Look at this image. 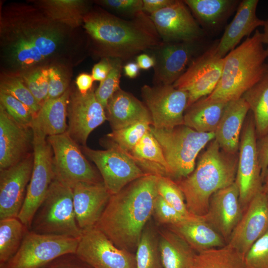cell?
Instances as JSON below:
<instances>
[{"mask_svg": "<svg viewBox=\"0 0 268 268\" xmlns=\"http://www.w3.org/2000/svg\"><path fill=\"white\" fill-rule=\"evenodd\" d=\"M83 27L103 58L129 59L162 41L149 15L143 12L130 19L101 10H89Z\"/></svg>", "mask_w": 268, "mask_h": 268, "instance_id": "cell-3", "label": "cell"}, {"mask_svg": "<svg viewBox=\"0 0 268 268\" xmlns=\"http://www.w3.org/2000/svg\"><path fill=\"white\" fill-rule=\"evenodd\" d=\"M257 147L263 181L268 170V134L257 141Z\"/></svg>", "mask_w": 268, "mask_h": 268, "instance_id": "cell-49", "label": "cell"}, {"mask_svg": "<svg viewBox=\"0 0 268 268\" xmlns=\"http://www.w3.org/2000/svg\"><path fill=\"white\" fill-rule=\"evenodd\" d=\"M257 135L252 114L248 115L242 131L235 183L243 211L252 199L262 190L263 179L257 147Z\"/></svg>", "mask_w": 268, "mask_h": 268, "instance_id": "cell-12", "label": "cell"}, {"mask_svg": "<svg viewBox=\"0 0 268 268\" xmlns=\"http://www.w3.org/2000/svg\"><path fill=\"white\" fill-rule=\"evenodd\" d=\"M96 3L123 16L134 17L143 12L142 0H100Z\"/></svg>", "mask_w": 268, "mask_h": 268, "instance_id": "cell-46", "label": "cell"}, {"mask_svg": "<svg viewBox=\"0 0 268 268\" xmlns=\"http://www.w3.org/2000/svg\"><path fill=\"white\" fill-rule=\"evenodd\" d=\"M216 47L217 43L200 55L172 84L187 92V107L210 94L220 79L224 58L218 55Z\"/></svg>", "mask_w": 268, "mask_h": 268, "instance_id": "cell-13", "label": "cell"}, {"mask_svg": "<svg viewBox=\"0 0 268 268\" xmlns=\"http://www.w3.org/2000/svg\"><path fill=\"white\" fill-rule=\"evenodd\" d=\"M33 166L29 154L16 164L0 170V220L17 218L23 206Z\"/></svg>", "mask_w": 268, "mask_h": 268, "instance_id": "cell-19", "label": "cell"}, {"mask_svg": "<svg viewBox=\"0 0 268 268\" xmlns=\"http://www.w3.org/2000/svg\"><path fill=\"white\" fill-rule=\"evenodd\" d=\"M159 247L164 268H194L196 253L171 230L160 232Z\"/></svg>", "mask_w": 268, "mask_h": 268, "instance_id": "cell-31", "label": "cell"}, {"mask_svg": "<svg viewBox=\"0 0 268 268\" xmlns=\"http://www.w3.org/2000/svg\"><path fill=\"white\" fill-rule=\"evenodd\" d=\"M243 212L239 189L234 182L211 196L208 211L201 217L222 236L227 244Z\"/></svg>", "mask_w": 268, "mask_h": 268, "instance_id": "cell-21", "label": "cell"}, {"mask_svg": "<svg viewBox=\"0 0 268 268\" xmlns=\"http://www.w3.org/2000/svg\"><path fill=\"white\" fill-rule=\"evenodd\" d=\"M67 116V132L76 143L82 146L86 145L90 133L107 120L105 109L92 89L85 94L78 91L70 93Z\"/></svg>", "mask_w": 268, "mask_h": 268, "instance_id": "cell-18", "label": "cell"}, {"mask_svg": "<svg viewBox=\"0 0 268 268\" xmlns=\"http://www.w3.org/2000/svg\"><path fill=\"white\" fill-rule=\"evenodd\" d=\"M112 67L106 78L100 82L95 91L96 97L105 109L109 100L120 88V82L123 61L120 59L111 58Z\"/></svg>", "mask_w": 268, "mask_h": 268, "instance_id": "cell-42", "label": "cell"}, {"mask_svg": "<svg viewBox=\"0 0 268 268\" xmlns=\"http://www.w3.org/2000/svg\"><path fill=\"white\" fill-rule=\"evenodd\" d=\"M168 226L169 229L182 238L196 253L226 244L222 236L201 216L193 215Z\"/></svg>", "mask_w": 268, "mask_h": 268, "instance_id": "cell-27", "label": "cell"}, {"mask_svg": "<svg viewBox=\"0 0 268 268\" xmlns=\"http://www.w3.org/2000/svg\"><path fill=\"white\" fill-rule=\"evenodd\" d=\"M29 230L80 238L82 231L75 218L72 189L54 179L35 213Z\"/></svg>", "mask_w": 268, "mask_h": 268, "instance_id": "cell-7", "label": "cell"}, {"mask_svg": "<svg viewBox=\"0 0 268 268\" xmlns=\"http://www.w3.org/2000/svg\"><path fill=\"white\" fill-rule=\"evenodd\" d=\"M81 149L98 169L102 181L111 195L119 193L132 182L147 175L130 154L115 145L106 150H94L86 145Z\"/></svg>", "mask_w": 268, "mask_h": 268, "instance_id": "cell-11", "label": "cell"}, {"mask_svg": "<svg viewBox=\"0 0 268 268\" xmlns=\"http://www.w3.org/2000/svg\"><path fill=\"white\" fill-rule=\"evenodd\" d=\"M33 133V169L25 200L17 216L29 230L35 213L54 179L51 146L47 137L36 131Z\"/></svg>", "mask_w": 268, "mask_h": 268, "instance_id": "cell-10", "label": "cell"}, {"mask_svg": "<svg viewBox=\"0 0 268 268\" xmlns=\"http://www.w3.org/2000/svg\"><path fill=\"white\" fill-rule=\"evenodd\" d=\"M28 230L18 218L0 220V267L16 253Z\"/></svg>", "mask_w": 268, "mask_h": 268, "instance_id": "cell-36", "label": "cell"}, {"mask_svg": "<svg viewBox=\"0 0 268 268\" xmlns=\"http://www.w3.org/2000/svg\"><path fill=\"white\" fill-rule=\"evenodd\" d=\"M80 238L28 230L16 253L0 268H40L61 256L75 254Z\"/></svg>", "mask_w": 268, "mask_h": 268, "instance_id": "cell-8", "label": "cell"}, {"mask_svg": "<svg viewBox=\"0 0 268 268\" xmlns=\"http://www.w3.org/2000/svg\"><path fill=\"white\" fill-rule=\"evenodd\" d=\"M152 57L155 85H172L186 71L192 62L205 50L201 40L165 42L154 47Z\"/></svg>", "mask_w": 268, "mask_h": 268, "instance_id": "cell-15", "label": "cell"}, {"mask_svg": "<svg viewBox=\"0 0 268 268\" xmlns=\"http://www.w3.org/2000/svg\"><path fill=\"white\" fill-rule=\"evenodd\" d=\"M136 268H164L159 247V238L153 230L144 228L136 248Z\"/></svg>", "mask_w": 268, "mask_h": 268, "instance_id": "cell-37", "label": "cell"}, {"mask_svg": "<svg viewBox=\"0 0 268 268\" xmlns=\"http://www.w3.org/2000/svg\"><path fill=\"white\" fill-rule=\"evenodd\" d=\"M238 162V153H226L215 139L207 144L193 171L175 181L184 195L191 214L201 216L206 213L211 196L235 182Z\"/></svg>", "mask_w": 268, "mask_h": 268, "instance_id": "cell-4", "label": "cell"}, {"mask_svg": "<svg viewBox=\"0 0 268 268\" xmlns=\"http://www.w3.org/2000/svg\"><path fill=\"white\" fill-rule=\"evenodd\" d=\"M226 104L202 98L187 108L184 125L200 133H214Z\"/></svg>", "mask_w": 268, "mask_h": 268, "instance_id": "cell-30", "label": "cell"}, {"mask_svg": "<svg viewBox=\"0 0 268 268\" xmlns=\"http://www.w3.org/2000/svg\"><path fill=\"white\" fill-rule=\"evenodd\" d=\"M105 110L112 130H119L140 121L152 122L144 103L121 88L110 98Z\"/></svg>", "mask_w": 268, "mask_h": 268, "instance_id": "cell-26", "label": "cell"}, {"mask_svg": "<svg viewBox=\"0 0 268 268\" xmlns=\"http://www.w3.org/2000/svg\"><path fill=\"white\" fill-rule=\"evenodd\" d=\"M257 30L224 58L220 79L207 100L227 103L241 98L268 70V50Z\"/></svg>", "mask_w": 268, "mask_h": 268, "instance_id": "cell-5", "label": "cell"}, {"mask_svg": "<svg viewBox=\"0 0 268 268\" xmlns=\"http://www.w3.org/2000/svg\"><path fill=\"white\" fill-rule=\"evenodd\" d=\"M264 32L262 33V39L264 44L268 46V19L265 20L264 25Z\"/></svg>", "mask_w": 268, "mask_h": 268, "instance_id": "cell-55", "label": "cell"}, {"mask_svg": "<svg viewBox=\"0 0 268 268\" xmlns=\"http://www.w3.org/2000/svg\"><path fill=\"white\" fill-rule=\"evenodd\" d=\"M70 30L37 6L13 4L0 18L1 58L10 74L21 75L58 57L70 38Z\"/></svg>", "mask_w": 268, "mask_h": 268, "instance_id": "cell-1", "label": "cell"}, {"mask_svg": "<svg viewBox=\"0 0 268 268\" xmlns=\"http://www.w3.org/2000/svg\"><path fill=\"white\" fill-rule=\"evenodd\" d=\"M146 174L170 177V170L161 147L150 130L129 153Z\"/></svg>", "mask_w": 268, "mask_h": 268, "instance_id": "cell-29", "label": "cell"}, {"mask_svg": "<svg viewBox=\"0 0 268 268\" xmlns=\"http://www.w3.org/2000/svg\"><path fill=\"white\" fill-rule=\"evenodd\" d=\"M150 131L161 147L174 181L193 171L199 154L215 138L214 133H200L184 125L169 129L151 126Z\"/></svg>", "mask_w": 268, "mask_h": 268, "instance_id": "cell-6", "label": "cell"}, {"mask_svg": "<svg viewBox=\"0 0 268 268\" xmlns=\"http://www.w3.org/2000/svg\"><path fill=\"white\" fill-rule=\"evenodd\" d=\"M194 268H246L244 257L235 249L225 246L196 253Z\"/></svg>", "mask_w": 268, "mask_h": 268, "instance_id": "cell-35", "label": "cell"}, {"mask_svg": "<svg viewBox=\"0 0 268 268\" xmlns=\"http://www.w3.org/2000/svg\"><path fill=\"white\" fill-rule=\"evenodd\" d=\"M194 16L202 26L214 28L219 26L234 9L237 0H183Z\"/></svg>", "mask_w": 268, "mask_h": 268, "instance_id": "cell-33", "label": "cell"}, {"mask_svg": "<svg viewBox=\"0 0 268 268\" xmlns=\"http://www.w3.org/2000/svg\"><path fill=\"white\" fill-rule=\"evenodd\" d=\"M142 10L150 15L171 4L175 0H142Z\"/></svg>", "mask_w": 268, "mask_h": 268, "instance_id": "cell-51", "label": "cell"}, {"mask_svg": "<svg viewBox=\"0 0 268 268\" xmlns=\"http://www.w3.org/2000/svg\"><path fill=\"white\" fill-rule=\"evenodd\" d=\"M94 81L92 75L87 73L80 74L75 81L78 91L82 94L86 93L91 89Z\"/></svg>", "mask_w": 268, "mask_h": 268, "instance_id": "cell-52", "label": "cell"}, {"mask_svg": "<svg viewBox=\"0 0 268 268\" xmlns=\"http://www.w3.org/2000/svg\"><path fill=\"white\" fill-rule=\"evenodd\" d=\"M36 5L48 17L72 30L83 24L89 11L88 2L81 0H43Z\"/></svg>", "mask_w": 268, "mask_h": 268, "instance_id": "cell-32", "label": "cell"}, {"mask_svg": "<svg viewBox=\"0 0 268 268\" xmlns=\"http://www.w3.org/2000/svg\"><path fill=\"white\" fill-rule=\"evenodd\" d=\"M141 95L150 113L152 127L169 129L184 125L188 101L187 92L173 85H144Z\"/></svg>", "mask_w": 268, "mask_h": 268, "instance_id": "cell-14", "label": "cell"}, {"mask_svg": "<svg viewBox=\"0 0 268 268\" xmlns=\"http://www.w3.org/2000/svg\"><path fill=\"white\" fill-rule=\"evenodd\" d=\"M0 92L8 94L25 105L32 111L34 116L41 106L19 76L6 74L1 78Z\"/></svg>", "mask_w": 268, "mask_h": 268, "instance_id": "cell-39", "label": "cell"}, {"mask_svg": "<svg viewBox=\"0 0 268 268\" xmlns=\"http://www.w3.org/2000/svg\"><path fill=\"white\" fill-rule=\"evenodd\" d=\"M71 189L79 228L83 231L95 226L111 196L104 183H79Z\"/></svg>", "mask_w": 268, "mask_h": 268, "instance_id": "cell-23", "label": "cell"}, {"mask_svg": "<svg viewBox=\"0 0 268 268\" xmlns=\"http://www.w3.org/2000/svg\"><path fill=\"white\" fill-rule=\"evenodd\" d=\"M249 110L248 104L242 97L226 103L214 132V139L226 153H238L242 131Z\"/></svg>", "mask_w": 268, "mask_h": 268, "instance_id": "cell-25", "label": "cell"}, {"mask_svg": "<svg viewBox=\"0 0 268 268\" xmlns=\"http://www.w3.org/2000/svg\"><path fill=\"white\" fill-rule=\"evenodd\" d=\"M47 139L53 151L54 179L71 188L79 183L102 182L67 132Z\"/></svg>", "mask_w": 268, "mask_h": 268, "instance_id": "cell-9", "label": "cell"}, {"mask_svg": "<svg viewBox=\"0 0 268 268\" xmlns=\"http://www.w3.org/2000/svg\"><path fill=\"white\" fill-rule=\"evenodd\" d=\"M151 125V121L143 120L119 130H112L107 135L109 144L130 153Z\"/></svg>", "mask_w": 268, "mask_h": 268, "instance_id": "cell-38", "label": "cell"}, {"mask_svg": "<svg viewBox=\"0 0 268 268\" xmlns=\"http://www.w3.org/2000/svg\"><path fill=\"white\" fill-rule=\"evenodd\" d=\"M70 95L68 89L61 96L45 101L34 117L31 126L32 130L47 137L67 132Z\"/></svg>", "mask_w": 268, "mask_h": 268, "instance_id": "cell-28", "label": "cell"}, {"mask_svg": "<svg viewBox=\"0 0 268 268\" xmlns=\"http://www.w3.org/2000/svg\"><path fill=\"white\" fill-rule=\"evenodd\" d=\"M268 230V195L262 190L249 203L227 244L245 257Z\"/></svg>", "mask_w": 268, "mask_h": 268, "instance_id": "cell-20", "label": "cell"}, {"mask_svg": "<svg viewBox=\"0 0 268 268\" xmlns=\"http://www.w3.org/2000/svg\"><path fill=\"white\" fill-rule=\"evenodd\" d=\"M157 180V176L145 175L111 195L95 227L118 248L130 251L137 248L153 214Z\"/></svg>", "mask_w": 268, "mask_h": 268, "instance_id": "cell-2", "label": "cell"}, {"mask_svg": "<svg viewBox=\"0 0 268 268\" xmlns=\"http://www.w3.org/2000/svg\"><path fill=\"white\" fill-rule=\"evenodd\" d=\"M68 84L69 79L60 66H50L49 90L46 101L61 96L69 89Z\"/></svg>", "mask_w": 268, "mask_h": 268, "instance_id": "cell-47", "label": "cell"}, {"mask_svg": "<svg viewBox=\"0 0 268 268\" xmlns=\"http://www.w3.org/2000/svg\"><path fill=\"white\" fill-rule=\"evenodd\" d=\"M158 194L178 211L186 217L194 215L188 210L184 195L172 179L166 176H157Z\"/></svg>", "mask_w": 268, "mask_h": 268, "instance_id": "cell-40", "label": "cell"}, {"mask_svg": "<svg viewBox=\"0 0 268 268\" xmlns=\"http://www.w3.org/2000/svg\"><path fill=\"white\" fill-rule=\"evenodd\" d=\"M112 67L111 59L103 58L99 62L94 65L92 69V76L94 80L100 82L107 76Z\"/></svg>", "mask_w": 268, "mask_h": 268, "instance_id": "cell-50", "label": "cell"}, {"mask_svg": "<svg viewBox=\"0 0 268 268\" xmlns=\"http://www.w3.org/2000/svg\"><path fill=\"white\" fill-rule=\"evenodd\" d=\"M139 67L134 62H129L123 67L125 74L130 78L136 77L139 72Z\"/></svg>", "mask_w": 268, "mask_h": 268, "instance_id": "cell-54", "label": "cell"}, {"mask_svg": "<svg viewBox=\"0 0 268 268\" xmlns=\"http://www.w3.org/2000/svg\"><path fill=\"white\" fill-rule=\"evenodd\" d=\"M49 67H40L20 76L41 107L48 94Z\"/></svg>", "mask_w": 268, "mask_h": 268, "instance_id": "cell-41", "label": "cell"}, {"mask_svg": "<svg viewBox=\"0 0 268 268\" xmlns=\"http://www.w3.org/2000/svg\"><path fill=\"white\" fill-rule=\"evenodd\" d=\"M33 141L32 128L17 123L0 104V170L16 164L30 154Z\"/></svg>", "mask_w": 268, "mask_h": 268, "instance_id": "cell-22", "label": "cell"}, {"mask_svg": "<svg viewBox=\"0 0 268 268\" xmlns=\"http://www.w3.org/2000/svg\"><path fill=\"white\" fill-rule=\"evenodd\" d=\"M149 16L163 42L201 40L204 36V30L183 0H175Z\"/></svg>", "mask_w": 268, "mask_h": 268, "instance_id": "cell-17", "label": "cell"}, {"mask_svg": "<svg viewBox=\"0 0 268 268\" xmlns=\"http://www.w3.org/2000/svg\"><path fill=\"white\" fill-rule=\"evenodd\" d=\"M244 262L246 268H268V230L246 253Z\"/></svg>", "mask_w": 268, "mask_h": 268, "instance_id": "cell-44", "label": "cell"}, {"mask_svg": "<svg viewBox=\"0 0 268 268\" xmlns=\"http://www.w3.org/2000/svg\"><path fill=\"white\" fill-rule=\"evenodd\" d=\"M40 268H91L75 254L61 256Z\"/></svg>", "mask_w": 268, "mask_h": 268, "instance_id": "cell-48", "label": "cell"}, {"mask_svg": "<svg viewBox=\"0 0 268 268\" xmlns=\"http://www.w3.org/2000/svg\"><path fill=\"white\" fill-rule=\"evenodd\" d=\"M152 215L158 223L168 225L178 223L190 217L182 214L158 194L154 200Z\"/></svg>", "mask_w": 268, "mask_h": 268, "instance_id": "cell-45", "label": "cell"}, {"mask_svg": "<svg viewBox=\"0 0 268 268\" xmlns=\"http://www.w3.org/2000/svg\"><path fill=\"white\" fill-rule=\"evenodd\" d=\"M136 64L140 69L147 70L153 67L155 61L152 56L145 53H141L136 59Z\"/></svg>", "mask_w": 268, "mask_h": 268, "instance_id": "cell-53", "label": "cell"}, {"mask_svg": "<svg viewBox=\"0 0 268 268\" xmlns=\"http://www.w3.org/2000/svg\"><path fill=\"white\" fill-rule=\"evenodd\" d=\"M262 191L268 195V170L263 180Z\"/></svg>", "mask_w": 268, "mask_h": 268, "instance_id": "cell-56", "label": "cell"}, {"mask_svg": "<svg viewBox=\"0 0 268 268\" xmlns=\"http://www.w3.org/2000/svg\"><path fill=\"white\" fill-rule=\"evenodd\" d=\"M258 3V0H243L239 3L234 17L217 43L220 57L224 58L244 37L249 36L257 27L264 26L265 20L256 14Z\"/></svg>", "mask_w": 268, "mask_h": 268, "instance_id": "cell-24", "label": "cell"}, {"mask_svg": "<svg viewBox=\"0 0 268 268\" xmlns=\"http://www.w3.org/2000/svg\"><path fill=\"white\" fill-rule=\"evenodd\" d=\"M75 254L91 268H136L135 256L117 247L95 226L82 231Z\"/></svg>", "mask_w": 268, "mask_h": 268, "instance_id": "cell-16", "label": "cell"}, {"mask_svg": "<svg viewBox=\"0 0 268 268\" xmlns=\"http://www.w3.org/2000/svg\"><path fill=\"white\" fill-rule=\"evenodd\" d=\"M0 104L18 124L31 128L34 115L30 109L14 97L0 92Z\"/></svg>", "mask_w": 268, "mask_h": 268, "instance_id": "cell-43", "label": "cell"}, {"mask_svg": "<svg viewBox=\"0 0 268 268\" xmlns=\"http://www.w3.org/2000/svg\"><path fill=\"white\" fill-rule=\"evenodd\" d=\"M251 110L257 137L268 134V70L263 78L242 97Z\"/></svg>", "mask_w": 268, "mask_h": 268, "instance_id": "cell-34", "label": "cell"}]
</instances>
